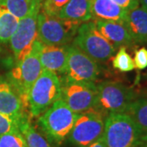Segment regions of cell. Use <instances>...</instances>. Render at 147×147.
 <instances>
[{
	"label": "cell",
	"mask_w": 147,
	"mask_h": 147,
	"mask_svg": "<svg viewBox=\"0 0 147 147\" xmlns=\"http://www.w3.org/2000/svg\"><path fill=\"white\" fill-rule=\"evenodd\" d=\"M42 43L38 38L34 41L30 53L11 70L7 79L13 85L21 97L23 105L27 110L28 96L32 85L42 72L40 53Z\"/></svg>",
	"instance_id": "6da1fadb"
},
{
	"label": "cell",
	"mask_w": 147,
	"mask_h": 147,
	"mask_svg": "<svg viewBox=\"0 0 147 147\" xmlns=\"http://www.w3.org/2000/svg\"><path fill=\"white\" fill-rule=\"evenodd\" d=\"M144 133L127 113H110L102 136L107 147H135Z\"/></svg>",
	"instance_id": "7a4b0ae2"
},
{
	"label": "cell",
	"mask_w": 147,
	"mask_h": 147,
	"mask_svg": "<svg viewBox=\"0 0 147 147\" xmlns=\"http://www.w3.org/2000/svg\"><path fill=\"white\" fill-rule=\"evenodd\" d=\"M77 117L78 114L73 112L59 98L38 116V123L51 141L61 144L69 136Z\"/></svg>",
	"instance_id": "3957f363"
},
{
	"label": "cell",
	"mask_w": 147,
	"mask_h": 147,
	"mask_svg": "<svg viewBox=\"0 0 147 147\" xmlns=\"http://www.w3.org/2000/svg\"><path fill=\"white\" fill-rule=\"evenodd\" d=\"M82 23L61 19L40 10L37 18L38 39L45 45H69Z\"/></svg>",
	"instance_id": "277c9868"
},
{
	"label": "cell",
	"mask_w": 147,
	"mask_h": 147,
	"mask_svg": "<svg viewBox=\"0 0 147 147\" xmlns=\"http://www.w3.org/2000/svg\"><path fill=\"white\" fill-rule=\"evenodd\" d=\"M59 98H61L60 78L53 71L42 69L40 75L32 85L28 96L30 115H41Z\"/></svg>",
	"instance_id": "5b68a950"
},
{
	"label": "cell",
	"mask_w": 147,
	"mask_h": 147,
	"mask_svg": "<svg viewBox=\"0 0 147 147\" xmlns=\"http://www.w3.org/2000/svg\"><path fill=\"white\" fill-rule=\"evenodd\" d=\"M73 45L97 63L107 61L117 50L98 31L94 21H86L80 25L74 38Z\"/></svg>",
	"instance_id": "8992f818"
},
{
	"label": "cell",
	"mask_w": 147,
	"mask_h": 147,
	"mask_svg": "<svg viewBox=\"0 0 147 147\" xmlns=\"http://www.w3.org/2000/svg\"><path fill=\"white\" fill-rule=\"evenodd\" d=\"M96 86L97 102L94 108L106 117L110 113H126L137 97L133 90L119 82L104 81Z\"/></svg>",
	"instance_id": "52a82bcc"
},
{
	"label": "cell",
	"mask_w": 147,
	"mask_h": 147,
	"mask_svg": "<svg viewBox=\"0 0 147 147\" xmlns=\"http://www.w3.org/2000/svg\"><path fill=\"white\" fill-rule=\"evenodd\" d=\"M106 116L92 108L80 114L69 134V140L77 147H87L103 135Z\"/></svg>",
	"instance_id": "ba28073f"
},
{
	"label": "cell",
	"mask_w": 147,
	"mask_h": 147,
	"mask_svg": "<svg viewBox=\"0 0 147 147\" xmlns=\"http://www.w3.org/2000/svg\"><path fill=\"white\" fill-rule=\"evenodd\" d=\"M61 81V99L76 114L94 108L97 102V91L94 83Z\"/></svg>",
	"instance_id": "9c48e42d"
},
{
	"label": "cell",
	"mask_w": 147,
	"mask_h": 147,
	"mask_svg": "<svg viewBox=\"0 0 147 147\" xmlns=\"http://www.w3.org/2000/svg\"><path fill=\"white\" fill-rule=\"evenodd\" d=\"M41 8V4H37L26 17L21 19L11 38L9 42L16 63L20 62L30 53L34 42L38 38L37 18Z\"/></svg>",
	"instance_id": "30bf717a"
},
{
	"label": "cell",
	"mask_w": 147,
	"mask_h": 147,
	"mask_svg": "<svg viewBox=\"0 0 147 147\" xmlns=\"http://www.w3.org/2000/svg\"><path fill=\"white\" fill-rule=\"evenodd\" d=\"M100 74L98 64L74 45H69L68 61L61 79L74 82L93 83Z\"/></svg>",
	"instance_id": "8fae6325"
},
{
	"label": "cell",
	"mask_w": 147,
	"mask_h": 147,
	"mask_svg": "<svg viewBox=\"0 0 147 147\" xmlns=\"http://www.w3.org/2000/svg\"><path fill=\"white\" fill-rule=\"evenodd\" d=\"M0 113L21 122L29 115L21 97L7 77L0 75Z\"/></svg>",
	"instance_id": "7c38bea8"
},
{
	"label": "cell",
	"mask_w": 147,
	"mask_h": 147,
	"mask_svg": "<svg viewBox=\"0 0 147 147\" xmlns=\"http://www.w3.org/2000/svg\"><path fill=\"white\" fill-rule=\"evenodd\" d=\"M69 45L42 44L40 53V62L42 69L53 71L56 74L63 75L68 61Z\"/></svg>",
	"instance_id": "4fadbf2b"
},
{
	"label": "cell",
	"mask_w": 147,
	"mask_h": 147,
	"mask_svg": "<svg viewBox=\"0 0 147 147\" xmlns=\"http://www.w3.org/2000/svg\"><path fill=\"white\" fill-rule=\"evenodd\" d=\"M95 25L98 31L116 49L122 46L127 47L133 43L123 21L95 19Z\"/></svg>",
	"instance_id": "5bb4252c"
},
{
	"label": "cell",
	"mask_w": 147,
	"mask_h": 147,
	"mask_svg": "<svg viewBox=\"0 0 147 147\" xmlns=\"http://www.w3.org/2000/svg\"><path fill=\"white\" fill-rule=\"evenodd\" d=\"M123 24L133 43L147 42V10L137 7L127 11Z\"/></svg>",
	"instance_id": "9a60e30c"
},
{
	"label": "cell",
	"mask_w": 147,
	"mask_h": 147,
	"mask_svg": "<svg viewBox=\"0 0 147 147\" xmlns=\"http://www.w3.org/2000/svg\"><path fill=\"white\" fill-rule=\"evenodd\" d=\"M91 8L92 0H69L57 16L65 20L84 23L92 18Z\"/></svg>",
	"instance_id": "2e32d148"
},
{
	"label": "cell",
	"mask_w": 147,
	"mask_h": 147,
	"mask_svg": "<svg viewBox=\"0 0 147 147\" xmlns=\"http://www.w3.org/2000/svg\"><path fill=\"white\" fill-rule=\"evenodd\" d=\"M92 16L95 19L123 21L127 13L113 0H92Z\"/></svg>",
	"instance_id": "e0dca14e"
},
{
	"label": "cell",
	"mask_w": 147,
	"mask_h": 147,
	"mask_svg": "<svg viewBox=\"0 0 147 147\" xmlns=\"http://www.w3.org/2000/svg\"><path fill=\"white\" fill-rule=\"evenodd\" d=\"M19 19L0 5V44L9 42L19 24Z\"/></svg>",
	"instance_id": "ac0fdd59"
},
{
	"label": "cell",
	"mask_w": 147,
	"mask_h": 147,
	"mask_svg": "<svg viewBox=\"0 0 147 147\" xmlns=\"http://www.w3.org/2000/svg\"><path fill=\"white\" fill-rule=\"evenodd\" d=\"M19 128L26 139L28 147H51L41 134L32 126L29 117L21 121Z\"/></svg>",
	"instance_id": "d6986e66"
},
{
	"label": "cell",
	"mask_w": 147,
	"mask_h": 147,
	"mask_svg": "<svg viewBox=\"0 0 147 147\" xmlns=\"http://www.w3.org/2000/svg\"><path fill=\"white\" fill-rule=\"evenodd\" d=\"M37 4L42 5L38 0H3L0 5L3 6L12 15L21 20L26 17Z\"/></svg>",
	"instance_id": "ffe728a7"
},
{
	"label": "cell",
	"mask_w": 147,
	"mask_h": 147,
	"mask_svg": "<svg viewBox=\"0 0 147 147\" xmlns=\"http://www.w3.org/2000/svg\"><path fill=\"white\" fill-rule=\"evenodd\" d=\"M126 113L144 132H147V99H137L131 102Z\"/></svg>",
	"instance_id": "44dd1931"
},
{
	"label": "cell",
	"mask_w": 147,
	"mask_h": 147,
	"mask_svg": "<svg viewBox=\"0 0 147 147\" xmlns=\"http://www.w3.org/2000/svg\"><path fill=\"white\" fill-rule=\"evenodd\" d=\"M113 67L121 72H129L135 69L134 61L127 53L126 47L122 46L112 61Z\"/></svg>",
	"instance_id": "7402d4cb"
},
{
	"label": "cell",
	"mask_w": 147,
	"mask_h": 147,
	"mask_svg": "<svg viewBox=\"0 0 147 147\" xmlns=\"http://www.w3.org/2000/svg\"><path fill=\"white\" fill-rule=\"evenodd\" d=\"M0 147H28L21 131H12L0 136Z\"/></svg>",
	"instance_id": "603a6c76"
},
{
	"label": "cell",
	"mask_w": 147,
	"mask_h": 147,
	"mask_svg": "<svg viewBox=\"0 0 147 147\" xmlns=\"http://www.w3.org/2000/svg\"><path fill=\"white\" fill-rule=\"evenodd\" d=\"M20 121L0 113V136L12 131H20Z\"/></svg>",
	"instance_id": "cb8c5ba5"
},
{
	"label": "cell",
	"mask_w": 147,
	"mask_h": 147,
	"mask_svg": "<svg viewBox=\"0 0 147 147\" xmlns=\"http://www.w3.org/2000/svg\"><path fill=\"white\" fill-rule=\"evenodd\" d=\"M69 0H44L41 10L52 16H57L59 11Z\"/></svg>",
	"instance_id": "d4e9b609"
},
{
	"label": "cell",
	"mask_w": 147,
	"mask_h": 147,
	"mask_svg": "<svg viewBox=\"0 0 147 147\" xmlns=\"http://www.w3.org/2000/svg\"><path fill=\"white\" fill-rule=\"evenodd\" d=\"M133 61L135 68L138 69H145L147 68V49L146 47H141L135 51Z\"/></svg>",
	"instance_id": "484cf974"
},
{
	"label": "cell",
	"mask_w": 147,
	"mask_h": 147,
	"mask_svg": "<svg viewBox=\"0 0 147 147\" xmlns=\"http://www.w3.org/2000/svg\"><path fill=\"white\" fill-rule=\"evenodd\" d=\"M116 4L123 7V9L130 10L139 6V0H113Z\"/></svg>",
	"instance_id": "4316f807"
},
{
	"label": "cell",
	"mask_w": 147,
	"mask_h": 147,
	"mask_svg": "<svg viewBox=\"0 0 147 147\" xmlns=\"http://www.w3.org/2000/svg\"><path fill=\"white\" fill-rule=\"evenodd\" d=\"M87 147H107L106 144H105V140L103 138V136L100 137L99 139H97L96 141H95L94 142H92V144H90Z\"/></svg>",
	"instance_id": "83f0119b"
},
{
	"label": "cell",
	"mask_w": 147,
	"mask_h": 147,
	"mask_svg": "<svg viewBox=\"0 0 147 147\" xmlns=\"http://www.w3.org/2000/svg\"><path fill=\"white\" fill-rule=\"evenodd\" d=\"M135 147H147V132H145Z\"/></svg>",
	"instance_id": "f1b7e54d"
},
{
	"label": "cell",
	"mask_w": 147,
	"mask_h": 147,
	"mask_svg": "<svg viewBox=\"0 0 147 147\" xmlns=\"http://www.w3.org/2000/svg\"><path fill=\"white\" fill-rule=\"evenodd\" d=\"M139 3L142 4V7L147 10V0H139Z\"/></svg>",
	"instance_id": "f546056e"
},
{
	"label": "cell",
	"mask_w": 147,
	"mask_h": 147,
	"mask_svg": "<svg viewBox=\"0 0 147 147\" xmlns=\"http://www.w3.org/2000/svg\"><path fill=\"white\" fill-rule=\"evenodd\" d=\"M38 2H40V3L42 4V3H43V1H44V0H38Z\"/></svg>",
	"instance_id": "4dcf8cb0"
},
{
	"label": "cell",
	"mask_w": 147,
	"mask_h": 147,
	"mask_svg": "<svg viewBox=\"0 0 147 147\" xmlns=\"http://www.w3.org/2000/svg\"><path fill=\"white\" fill-rule=\"evenodd\" d=\"M2 1H3V0H0V4H1V3H2Z\"/></svg>",
	"instance_id": "1f68e13d"
},
{
	"label": "cell",
	"mask_w": 147,
	"mask_h": 147,
	"mask_svg": "<svg viewBox=\"0 0 147 147\" xmlns=\"http://www.w3.org/2000/svg\"><path fill=\"white\" fill-rule=\"evenodd\" d=\"M146 75H147V73H146Z\"/></svg>",
	"instance_id": "d6a6232c"
}]
</instances>
